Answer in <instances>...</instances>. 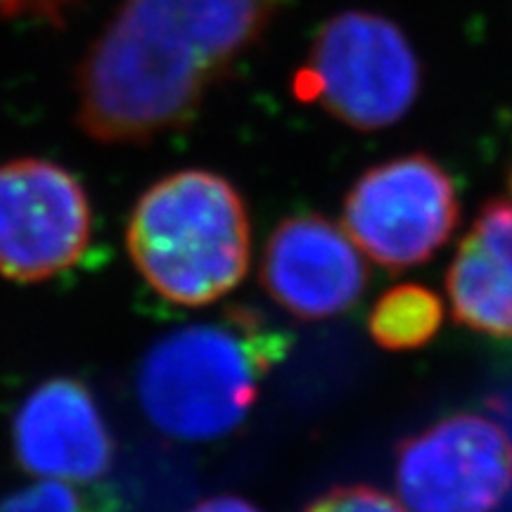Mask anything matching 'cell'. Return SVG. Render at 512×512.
<instances>
[{"label": "cell", "instance_id": "obj_1", "mask_svg": "<svg viewBox=\"0 0 512 512\" xmlns=\"http://www.w3.org/2000/svg\"><path fill=\"white\" fill-rule=\"evenodd\" d=\"M287 0H121L79 69V126L100 143L183 128Z\"/></svg>", "mask_w": 512, "mask_h": 512}, {"label": "cell", "instance_id": "obj_2", "mask_svg": "<svg viewBox=\"0 0 512 512\" xmlns=\"http://www.w3.org/2000/svg\"><path fill=\"white\" fill-rule=\"evenodd\" d=\"M290 344L285 330L240 306L216 320L185 325L157 339L140 361V408L166 437H228L245 422L261 384Z\"/></svg>", "mask_w": 512, "mask_h": 512}, {"label": "cell", "instance_id": "obj_3", "mask_svg": "<svg viewBox=\"0 0 512 512\" xmlns=\"http://www.w3.org/2000/svg\"><path fill=\"white\" fill-rule=\"evenodd\" d=\"M126 247L145 283L166 302L214 304L247 275V204L214 171H176L140 195L126 226Z\"/></svg>", "mask_w": 512, "mask_h": 512}, {"label": "cell", "instance_id": "obj_4", "mask_svg": "<svg viewBox=\"0 0 512 512\" xmlns=\"http://www.w3.org/2000/svg\"><path fill=\"white\" fill-rule=\"evenodd\" d=\"M420 83V60L399 24L347 10L320 27L294 76V93L344 126L373 133L413 110Z\"/></svg>", "mask_w": 512, "mask_h": 512}, {"label": "cell", "instance_id": "obj_5", "mask_svg": "<svg viewBox=\"0 0 512 512\" xmlns=\"http://www.w3.org/2000/svg\"><path fill=\"white\" fill-rule=\"evenodd\" d=\"M460 221L453 178L432 157H394L368 169L344 200V230L389 271L418 266L444 247Z\"/></svg>", "mask_w": 512, "mask_h": 512}, {"label": "cell", "instance_id": "obj_6", "mask_svg": "<svg viewBox=\"0 0 512 512\" xmlns=\"http://www.w3.org/2000/svg\"><path fill=\"white\" fill-rule=\"evenodd\" d=\"M510 489L512 437L491 415H448L399 446L396 491L406 512H494Z\"/></svg>", "mask_w": 512, "mask_h": 512}, {"label": "cell", "instance_id": "obj_7", "mask_svg": "<svg viewBox=\"0 0 512 512\" xmlns=\"http://www.w3.org/2000/svg\"><path fill=\"white\" fill-rule=\"evenodd\" d=\"M93 233L79 178L46 159L0 164V275L41 283L76 266Z\"/></svg>", "mask_w": 512, "mask_h": 512}, {"label": "cell", "instance_id": "obj_8", "mask_svg": "<svg viewBox=\"0 0 512 512\" xmlns=\"http://www.w3.org/2000/svg\"><path fill=\"white\" fill-rule=\"evenodd\" d=\"M366 283V261L354 240L323 216H290L266 242L261 285L292 316L335 318L361 299Z\"/></svg>", "mask_w": 512, "mask_h": 512}, {"label": "cell", "instance_id": "obj_9", "mask_svg": "<svg viewBox=\"0 0 512 512\" xmlns=\"http://www.w3.org/2000/svg\"><path fill=\"white\" fill-rule=\"evenodd\" d=\"M12 448L29 475L69 484L95 482L114 458L105 415L74 377H50L22 401L12 420Z\"/></svg>", "mask_w": 512, "mask_h": 512}, {"label": "cell", "instance_id": "obj_10", "mask_svg": "<svg viewBox=\"0 0 512 512\" xmlns=\"http://www.w3.org/2000/svg\"><path fill=\"white\" fill-rule=\"evenodd\" d=\"M453 318L512 339V202H489L460 242L446 275Z\"/></svg>", "mask_w": 512, "mask_h": 512}, {"label": "cell", "instance_id": "obj_11", "mask_svg": "<svg viewBox=\"0 0 512 512\" xmlns=\"http://www.w3.org/2000/svg\"><path fill=\"white\" fill-rule=\"evenodd\" d=\"M441 320L444 309L432 290L422 285H396L377 299L368 330L382 349L411 351L432 342Z\"/></svg>", "mask_w": 512, "mask_h": 512}, {"label": "cell", "instance_id": "obj_12", "mask_svg": "<svg viewBox=\"0 0 512 512\" xmlns=\"http://www.w3.org/2000/svg\"><path fill=\"white\" fill-rule=\"evenodd\" d=\"M0 512H98L76 484L60 479H41L0 501Z\"/></svg>", "mask_w": 512, "mask_h": 512}, {"label": "cell", "instance_id": "obj_13", "mask_svg": "<svg viewBox=\"0 0 512 512\" xmlns=\"http://www.w3.org/2000/svg\"><path fill=\"white\" fill-rule=\"evenodd\" d=\"M304 512H406V508L375 486L344 484L313 498Z\"/></svg>", "mask_w": 512, "mask_h": 512}, {"label": "cell", "instance_id": "obj_14", "mask_svg": "<svg viewBox=\"0 0 512 512\" xmlns=\"http://www.w3.org/2000/svg\"><path fill=\"white\" fill-rule=\"evenodd\" d=\"M72 0H0V15H38V17H60L62 10Z\"/></svg>", "mask_w": 512, "mask_h": 512}, {"label": "cell", "instance_id": "obj_15", "mask_svg": "<svg viewBox=\"0 0 512 512\" xmlns=\"http://www.w3.org/2000/svg\"><path fill=\"white\" fill-rule=\"evenodd\" d=\"M188 512H264L261 508H256L254 503H249L247 498L233 496V494H223V496H214V498H204L190 508Z\"/></svg>", "mask_w": 512, "mask_h": 512}, {"label": "cell", "instance_id": "obj_16", "mask_svg": "<svg viewBox=\"0 0 512 512\" xmlns=\"http://www.w3.org/2000/svg\"><path fill=\"white\" fill-rule=\"evenodd\" d=\"M510 192H512V174H510Z\"/></svg>", "mask_w": 512, "mask_h": 512}]
</instances>
